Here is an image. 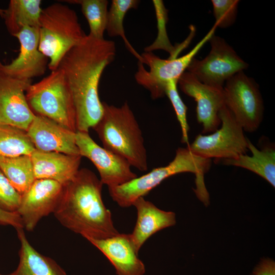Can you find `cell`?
I'll list each match as a JSON object with an SVG mask.
<instances>
[{
	"label": "cell",
	"mask_w": 275,
	"mask_h": 275,
	"mask_svg": "<svg viewBox=\"0 0 275 275\" xmlns=\"http://www.w3.org/2000/svg\"><path fill=\"white\" fill-rule=\"evenodd\" d=\"M116 53L114 41L89 34L61 60L58 69L63 72L70 90L76 131L89 132L101 118L103 106L98 94L99 83Z\"/></svg>",
	"instance_id": "obj_1"
},
{
	"label": "cell",
	"mask_w": 275,
	"mask_h": 275,
	"mask_svg": "<svg viewBox=\"0 0 275 275\" xmlns=\"http://www.w3.org/2000/svg\"><path fill=\"white\" fill-rule=\"evenodd\" d=\"M103 184L89 169H79L64 185L60 201L53 212L64 227L86 239H101L119 232L112 213L102 198Z\"/></svg>",
	"instance_id": "obj_2"
},
{
	"label": "cell",
	"mask_w": 275,
	"mask_h": 275,
	"mask_svg": "<svg viewBox=\"0 0 275 275\" xmlns=\"http://www.w3.org/2000/svg\"><path fill=\"white\" fill-rule=\"evenodd\" d=\"M103 113L93 128L103 147L126 159L140 171L148 170L146 149L142 131L127 102L120 106L102 102Z\"/></svg>",
	"instance_id": "obj_3"
},
{
	"label": "cell",
	"mask_w": 275,
	"mask_h": 275,
	"mask_svg": "<svg viewBox=\"0 0 275 275\" xmlns=\"http://www.w3.org/2000/svg\"><path fill=\"white\" fill-rule=\"evenodd\" d=\"M211 159L195 154L187 147L178 148L173 160L168 165L153 169L148 173L137 177L128 182L108 188L110 196L119 206L127 208L132 206L139 198L146 196L166 179L184 172L196 175L195 193L198 198L207 197L204 176L209 170Z\"/></svg>",
	"instance_id": "obj_4"
},
{
	"label": "cell",
	"mask_w": 275,
	"mask_h": 275,
	"mask_svg": "<svg viewBox=\"0 0 275 275\" xmlns=\"http://www.w3.org/2000/svg\"><path fill=\"white\" fill-rule=\"evenodd\" d=\"M39 31V50L49 59L48 68L51 71L58 69L66 53L87 35L75 11L60 3L42 10Z\"/></svg>",
	"instance_id": "obj_5"
},
{
	"label": "cell",
	"mask_w": 275,
	"mask_h": 275,
	"mask_svg": "<svg viewBox=\"0 0 275 275\" xmlns=\"http://www.w3.org/2000/svg\"><path fill=\"white\" fill-rule=\"evenodd\" d=\"M32 112L49 118L76 132L74 103L68 85L59 69L32 84L25 93Z\"/></svg>",
	"instance_id": "obj_6"
},
{
	"label": "cell",
	"mask_w": 275,
	"mask_h": 275,
	"mask_svg": "<svg viewBox=\"0 0 275 275\" xmlns=\"http://www.w3.org/2000/svg\"><path fill=\"white\" fill-rule=\"evenodd\" d=\"M216 29L214 25L190 51L179 58L162 59L152 52H144L141 54L142 62L138 63L135 81L150 92L153 99L163 97L167 83L171 80H178L198 51L214 34Z\"/></svg>",
	"instance_id": "obj_7"
},
{
	"label": "cell",
	"mask_w": 275,
	"mask_h": 275,
	"mask_svg": "<svg viewBox=\"0 0 275 275\" xmlns=\"http://www.w3.org/2000/svg\"><path fill=\"white\" fill-rule=\"evenodd\" d=\"M221 127L211 134H199L187 147L195 154L215 161L234 159L248 150L243 130L224 105L219 112Z\"/></svg>",
	"instance_id": "obj_8"
},
{
	"label": "cell",
	"mask_w": 275,
	"mask_h": 275,
	"mask_svg": "<svg viewBox=\"0 0 275 275\" xmlns=\"http://www.w3.org/2000/svg\"><path fill=\"white\" fill-rule=\"evenodd\" d=\"M224 103L244 131L258 129L263 117V99L255 81L243 71L228 79L223 87Z\"/></svg>",
	"instance_id": "obj_9"
},
{
	"label": "cell",
	"mask_w": 275,
	"mask_h": 275,
	"mask_svg": "<svg viewBox=\"0 0 275 275\" xmlns=\"http://www.w3.org/2000/svg\"><path fill=\"white\" fill-rule=\"evenodd\" d=\"M208 41L209 54L201 60L194 58L186 70L201 82L223 89L228 79L249 65L222 38L214 34Z\"/></svg>",
	"instance_id": "obj_10"
},
{
	"label": "cell",
	"mask_w": 275,
	"mask_h": 275,
	"mask_svg": "<svg viewBox=\"0 0 275 275\" xmlns=\"http://www.w3.org/2000/svg\"><path fill=\"white\" fill-rule=\"evenodd\" d=\"M80 155L91 161L98 171L100 180L108 188L121 185L138 177L128 161L98 145L89 132H76Z\"/></svg>",
	"instance_id": "obj_11"
},
{
	"label": "cell",
	"mask_w": 275,
	"mask_h": 275,
	"mask_svg": "<svg viewBox=\"0 0 275 275\" xmlns=\"http://www.w3.org/2000/svg\"><path fill=\"white\" fill-rule=\"evenodd\" d=\"M64 185L50 179H36L21 195L17 212L24 228L32 231L44 216L53 212L62 196Z\"/></svg>",
	"instance_id": "obj_12"
},
{
	"label": "cell",
	"mask_w": 275,
	"mask_h": 275,
	"mask_svg": "<svg viewBox=\"0 0 275 275\" xmlns=\"http://www.w3.org/2000/svg\"><path fill=\"white\" fill-rule=\"evenodd\" d=\"M180 89L197 102V119L203 126L202 133L213 132L221 124L219 112L225 105L223 88L204 84L187 71L178 80Z\"/></svg>",
	"instance_id": "obj_13"
},
{
	"label": "cell",
	"mask_w": 275,
	"mask_h": 275,
	"mask_svg": "<svg viewBox=\"0 0 275 275\" xmlns=\"http://www.w3.org/2000/svg\"><path fill=\"white\" fill-rule=\"evenodd\" d=\"M32 79H21L0 74V124L26 131L35 115L25 93Z\"/></svg>",
	"instance_id": "obj_14"
},
{
	"label": "cell",
	"mask_w": 275,
	"mask_h": 275,
	"mask_svg": "<svg viewBox=\"0 0 275 275\" xmlns=\"http://www.w3.org/2000/svg\"><path fill=\"white\" fill-rule=\"evenodd\" d=\"M14 37L19 41L18 56L9 64L0 61V74L21 79H32L45 73L48 58L39 50V28L25 27Z\"/></svg>",
	"instance_id": "obj_15"
},
{
	"label": "cell",
	"mask_w": 275,
	"mask_h": 275,
	"mask_svg": "<svg viewBox=\"0 0 275 275\" xmlns=\"http://www.w3.org/2000/svg\"><path fill=\"white\" fill-rule=\"evenodd\" d=\"M26 132L35 149L80 155L76 132L49 118L35 115Z\"/></svg>",
	"instance_id": "obj_16"
},
{
	"label": "cell",
	"mask_w": 275,
	"mask_h": 275,
	"mask_svg": "<svg viewBox=\"0 0 275 275\" xmlns=\"http://www.w3.org/2000/svg\"><path fill=\"white\" fill-rule=\"evenodd\" d=\"M87 240L108 259L117 275L144 274V264L139 258L130 234L119 233L104 239Z\"/></svg>",
	"instance_id": "obj_17"
},
{
	"label": "cell",
	"mask_w": 275,
	"mask_h": 275,
	"mask_svg": "<svg viewBox=\"0 0 275 275\" xmlns=\"http://www.w3.org/2000/svg\"><path fill=\"white\" fill-rule=\"evenodd\" d=\"M36 179L56 181L65 185L79 170L81 156L35 149L31 155Z\"/></svg>",
	"instance_id": "obj_18"
},
{
	"label": "cell",
	"mask_w": 275,
	"mask_h": 275,
	"mask_svg": "<svg viewBox=\"0 0 275 275\" xmlns=\"http://www.w3.org/2000/svg\"><path fill=\"white\" fill-rule=\"evenodd\" d=\"M132 206L136 208L137 218L134 229L130 234L138 252L152 235L176 224L174 212L162 210L144 197L137 199Z\"/></svg>",
	"instance_id": "obj_19"
},
{
	"label": "cell",
	"mask_w": 275,
	"mask_h": 275,
	"mask_svg": "<svg viewBox=\"0 0 275 275\" xmlns=\"http://www.w3.org/2000/svg\"><path fill=\"white\" fill-rule=\"evenodd\" d=\"M16 231L21 243L19 262L16 269L9 275H66L55 261L42 255L31 245L23 228Z\"/></svg>",
	"instance_id": "obj_20"
},
{
	"label": "cell",
	"mask_w": 275,
	"mask_h": 275,
	"mask_svg": "<svg viewBox=\"0 0 275 275\" xmlns=\"http://www.w3.org/2000/svg\"><path fill=\"white\" fill-rule=\"evenodd\" d=\"M248 149L252 155H239L236 158L222 159L223 164L241 167L259 175L275 186V149L272 145L257 149L248 138Z\"/></svg>",
	"instance_id": "obj_21"
},
{
	"label": "cell",
	"mask_w": 275,
	"mask_h": 275,
	"mask_svg": "<svg viewBox=\"0 0 275 275\" xmlns=\"http://www.w3.org/2000/svg\"><path fill=\"white\" fill-rule=\"evenodd\" d=\"M40 0H11L6 9H0L8 32L15 36L25 27L39 28L42 9Z\"/></svg>",
	"instance_id": "obj_22"
},
{
	"label": "cell",
	"mask_w": 275,
	"mask_h": 275,
	"mask_svg": "<svg viewBox=\"0 0 275 275\" xmlns=\"http://www.w3.org/2000/svg\"><path fill=\"white\" fill-rule=\"evenodd\" d=\"M0 169L21 195L29 189L36 180L31 155L0 156Z\"/></svg>",
	"instance_id": "obj_23"
},
{
	"label": "cell",
	"mask_w": 275,
	"mask_h": 275,
	"mask_svg": "<svg viewBox=\"0 0 275 275\" xmlns=\"http://www.w3.org/2000/svg\"><path fill=\"white\" fill-rule=\"evenodd\" d=\"M152 3L155 10L157 21V35L155 41L150 45L144 48V52H150L161 49L170 54V58H177L179 53L189 43L194 35L189 34L188 39L177 46H173L168 37L167 31V24L168 21V10H167L161 0H153Z\"/></svg>",
	"instance_id": "obj_24"
},
{
	"label": "cell",
	"mask_w": 275,
	"mask_h": 275,
	"mask_svg": "<svg viewBox=\"0 0 275 275\" xmlns=\"http://www.w3.org/2000/svg\"><path fill=\"white\" fill-rule=\"evenodd\" d=\"M139 3L137 0H113L108 10L106 31L110 37H121L128 51L141 62L142 57L128 40L123 26L127 12L131 9H136Z\"/></svg>",
	"instance_id": "obj_25"
},
{
	"label": "cell",
	"mask_w": 275,
	"mask_h": 275,
	"mask_svg": "<svg viewBox=\"0 0 275 275\" xmlns=\"http://www.w3.org/2000/svg\"><path fill=\"white\" fill-rule=\"evenodd\" d=\"M35 150L25 131L11 125L0 124V156L31 155Z\"/></svg>",
	"instance_id": "obj_26"
},
{
	"label": "cell",
	"mask_w": 275,
	"mask_h": 275,
	"mask_svg": "<svg viewBox=\"0 0 275 275\" xmlns=\"http://www.w3.org/2000/svg\"><path fill=\"white\" fill-rule=\"evenodd\" d=\"M68 3L80 5L90 28L89 35L97 39H104L107 18V0H69Z\"/></svg>",
	"instance_id": "obj_27"
},
{
	"label": "cell",
	"mask_w": 275,
	"mask_h": 275,
	"mask_svg": "<svg viewBox=\"0 0 275 275\" xmlns=\"http://www.w3.org/2000/svg\"><path fill=\"white\" fill-rule=\"evenodd\" d=\"M178 80L173 79L169 81L166 86L165 95H167L171 102L177 120L180 124L181 132V141L189 145L188 131L189 126L187 121V109L180 97L177 89Z\"/></svg>",
	"instance_id": "obj_28"
},
{
	"label": "cell",
	"mask_w": 275,
	"mask_h": 275,
	"mask_svg": "<svg viewBox=\"0 0 275 275\" xmlns=\"http://www.w3.org/2000/svg\"><path fill=\"white\" fill-rule=\"evenodd\" d=\"M238 0H212L215 25L216 28H227L236 19Z\"/></svg>",
	"instance_id": "obj_29"
},
{
	"label": "cell",
	"mask_w": 275,
	"mask_h": 275,
	"mask_svg": "<svg viewBox=\"0 0 275 275\" xmlns=\"http://www.w3.org/2000/svg\"><path fill=\"white\" fill-rule=\"evenodd\" d=\"M21 195L12 186L0 169V209L16 212Z\"/></svg>",
	"instance_id": "obj_30"
},
{
	"label": "cell",
	"mask_w": 275,
	"mask_h": 275,
	"mask_svg": "<svg viewBox=\"0 0 275 275\" xmlns=\"http://www.w3.org/2000/svg\"><path fill=\"white\" fill-rule=\"evenodd\" d=\"M0 224L11 225L16 229L23 228L21 217L17 212H8L0 209Z\"/></svg>",
	"instance_id": "obj_31"
},
{
	"label": "cell",
	"mask_w": 275,
	"mask_h": 275,
	"mask_svg": "<svg viewBox=\"0 0 275 275\" xmlns=\"http://www.w3.org/2000/svg\"><path fill=\"white\" fill-rule=\"evenodd\" d=\"M251 275H275L274 261L270 258L262 259Z\"/></svg>",
	"instance_id": "obj_32"
},
{
	"label": "cell",
	"mask_w": 275,
	"mask_h": 275,
	"mask_svg": "<svg viewBox=\"0 0 275 275\" xmlns=\"http://www.w3.org/2000/svg\"><path fill=\"white\" fill-rule=\"evenodd\" d=\"M0 275H4V274H2L0 273ZM8 275H9V274H8Z\"/></svg>",
	"instance_id": "obj_33"
}]
</instances>
